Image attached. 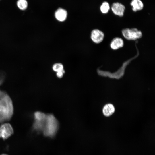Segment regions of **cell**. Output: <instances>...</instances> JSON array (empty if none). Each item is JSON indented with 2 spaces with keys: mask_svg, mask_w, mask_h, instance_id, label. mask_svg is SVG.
I'll list each match as a JSON object with an SVG mask.
<instances>
[{
  "mask_svg": "<svg viewBox=\"0 0 155 155\" xmlns=\"http://www.w3.org/2000/svg\"><path fill=\"white\" fill-rule=\"evenodd\" d=\"M110 9V5L108 3L105 1L103 2L100 7V10L103 14L107 13Z\"/></svg>",
  "mask_w": 155,
  "mask_h": 155,
  "instance_id": "obj_14",
  "label": "cell"
},
{
  "mask_svg": "<svg viewBox=\"0 0 155 155\" xmlns=\"http://www.w3.org/2000/svg\"><path fill=\"white\" fill-rule=\"evenodd\" d=\"M124 44L123 40L120 38H116L111 41L110 44L111 48L114 50H116L122 47Z\"/></svg>",
  "mask_w": 155,
  "mask_h": 155,
  "instance_id": "obj_8",
  "label": "cell"
},
{
  "mask_svg": "<svg viewBox=\"0 0 155 155\" xmlns=\"http://www.w3.org/2000/svg\"><path fill=\"white\" fill-rule=\"evenodd\" d=\"M46 114L40 111H36L34 113V120L44 121H45Z\"/></svg>",
  "mask_w": 155,
  "mask_h": 155,
  "instance_id": "obj_12",
  "label": "cell"
},
{
  "mask_svg": "<svg viewBox=\"0 0 155 155\" xmlns=\"http://www.w3.org/2000/svg\"><path fill=\"white\" fill-rule=\"evenodd\" d=\"M17 5L20 10H25L28 7V3L26 0H18L17 2Z\"/></svg>",
  "mask_w": 155,
  "mask_h": 155,
  "instance_id": "obj_13",
  "label": "cell"
},
{
  "mask_svg": "<svg viewBox=\"0 0 155 155\" xmlns=\"http://www.w3.org/2000/svg\"><path fill=\"white\" fill-rule=\"evenodd\" d=\"M67 16V13L66 11L61 8L57 9L55 13V17L58 21L62 22L65 21Z\"/></svg>",
  "mask_w": 155,
  "mask_h": 155,
  "instance_id": "obj_7",
  "label": "cell"
},
{
  "mask_svg": "<svg viewBox=\"0 0 155 155\" xmlns=\"http://www.w3.org/2000/svg\"><path fill=\"white\" fill-rule=\"evenodd\" d=\"M132 7V10L134 12H136L143 9L144 4L141 0H132L130 3Z\"/></svg>",
  "mask_w": 155,
  "mask_h": 155,
  "instance_id": "obj_9",
  "label": "cell"
},
{
  "mask_svg": "<svg viewBox=\"0 0 155 155\" xmlns=\"http://www.w3.org/2000/svg\"><path fill=\"white\" fill-rule=\"evenodd\" d=\"M45 121H40L34 120L32 125L33 130L38 132L43 131L45 125Z\"/></svg>",
  "mask_w": 155,
  "mask_h": 155,
  "instance_id": "obj_10",
  "label": "cell"
},
{
  "mask_svg": "<svg viewBox=\"0 0 155 155\" xmlns=\"http://www.w3.org/2000/svg\"><path fill=\"white\" fill-rule=\"evenodd\" d=\"M8 155V154H2L1 155Z\"/></svg>",
  "mask_w": 155,
  "mask_h": 155,
  "instance_id": "obj_17",
  "label": "cell"
},
{
  "mask_svg": "<svg viewBox=\"0 0 155 155\" xmlns=\"http://www.w3.org/2000/svg\"><path fill=\"white\" fill-rule=\"evenodd\" d=\"M65 72V71L63 69L62 71L56 72V75L57 77L59 78H61L63 76Z\"/></svg>",
  "mask_w": 155,
  "mask_h": 155,
  "instance_id": "obj_16",
  "label": "cell"
},
{
  "mask_svg": "<svg viewBox=\"0 0 155 155\" xmlns=\"http://www.w3.org/2000/svg\"><path fill=\"white\" fill-rule=\"evenodd\" d=\"M52 69L53 70L56 72L64 69L63 65L61 63H56L54 64L52 66Z\"/></svg>",
  "mask_w": 155,
  "mask_h": 155,
  "instance_id": "obj_15",
  "label": "cell"
},
{
  "mask_svg": "<svg viewBox=\"0 0 155 155\" xmlns=\"http://www.w3.org/2000/svg\"><path fill=\"white\" fill-rule=\"evenodd\" d=\"M14 133L13 128L10 124L7 123H2L0 126V138L6 140Z\"/></svg>",
  "mask_w": 155,
  "mask_h": 155,
  "instance_id": "obj_4",
  "label": "cell"
},
{
  "mask_svg": "<svg viewBox=\"0 0 155 155\" xmlns=\"http://www.w3.org/2000/svg\"><path fill=\"white\" fill-rule=\"evenodd\" d=\"M115 110L114 106L111 104H108L104 106L103 109V112L105 116H109L114 113Z\"/></svg>",
  "mask_w": 155,
  "mask_h": 155,
  "instance_id": "obj_11",
  "label": "cell"
},
{
  "mask_svg": "<svg viewBox=\"0 0 155 155\" xmlns=\"http://www.w3.org/2000/svg\"><path fill=\"white\" fill-rule=\"evenodd\" d=\"M91 38L94 43L98 44L101 42L104 37L103 32L98 29L93 30L91 33Z\"/></svg>",
  "mask_w": 155,
  "mask_h": 155,
  "instance_id": "obj_5",
  "label": "cell"
},
{
  "mask_svg": "<svg viewBox=\"0 0 155 155\" xmlns=\"http://www.w3.org/2000/svg\"><path fill=\"white\" fill-rule=\"evenodd\" d=\"M111 9L112 12L115 15L122 17L124 15L125 7L121 3L115 2L112 4Z\"/></svg>",
  "mask_w": 155,
  "mask_h": 155,
  "instance_id": "obj_6",
  "label": "cell"
},
{
  "mask_svg": "<svg viewBox=\"0 0 155 155\" xmlns=\"http://www.w3.org/2000/svg\"><path fill=\"white\" fill-rule=\"evenodd\" d=\"M59 125V121L53 114H46L45 125L43 131L44 135L48 137L54 136L58 129Z\"/></svg>",
  "mask_w": 155,
  "mask_h": 155,
  "instance_id": "obj_2",
  "label": "cell"
},
{
  "mask_svg": "<svg viewBox=\"0 0 155 155\" xmlns=\"http://www.w3.org/2000/svg\"><path fill=\"white\" fill-rule=\"evenodd\" d=\"M122 32L124 37L128 40H136L141 38L142 36L141 32L136 28L125 29Z\"/></svg>",
  "mask_w": 155,
  "mask_h": 155,
  "instance_id": "obj_3",
  "label": "cell"
},
{
  "mask_svg": "<svg viewBox=\"0 0 155 155\" xmlns=\"http://www.w3.org/2000/svg\"><path fill=\"white\" fill-rule=\"evenodd\" d=\"M14 112L12 101L5 91L0 90V123L9 121Z\"/></svg>",
  "mask_w": 155,
  "mask_h": 155,
  "instance_id": "obj_1",
  "label": "cell"
}]
</instances>
